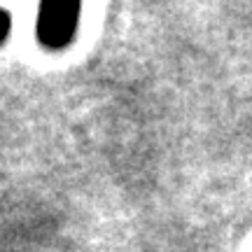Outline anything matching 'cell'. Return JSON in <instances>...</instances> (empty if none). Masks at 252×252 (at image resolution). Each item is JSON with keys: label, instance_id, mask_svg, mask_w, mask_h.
<instances>
[{"label": "cell", "instance_id": "cell-2", "mask_svg": "<svg viewBox=\"0 0 252 252\" xmlns=\"http://www.w3.org/2000/svg\"><path fill=\"white\" fill-rule=\"evenodd\" d=\"M7 28H9V19L5 12H0V40L7 35Z\"/></svg>", "mask_w": 252, "mask_h": 252}, {"label": "cell", "instance_id": "cell-1", "mask_svg": "<svg viewBox=\"0 0 252 252\" xmlns=\"http://www.w3.org/2000/svg\"><path fill=\"white\" fill-rule=\"evenodd\" d=\"M77 24V5H45L40 9V21H37V33L42 42L49 47H61L70 40L72 31Z\"/></svg>", "mask_w": 252, "mask_h": 252}]
</instances>
